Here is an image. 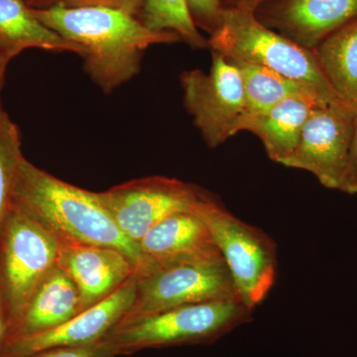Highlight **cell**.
<instances>
[{
    "label": "cell",
    "mask_w": 357,
    "mask_h": 357,
    "mask_svg": "<svg viewBox=\"0 0 357 357\" xmlns=\"http://www.w3.org/2000/svg\"><path fill=\"white\" fill-rule=\"evenodd\" d=\"M35 17L81 48L84 70L112 93L140 72L145 51L181 41L175 32L155 31L136 16L105 7L33 9Z\"/></svg>",
    "instance_id": "1"
},
{
    "label": "cell",
    "mask_w": 357,
    "mask_h": 357,
    "mask_svg": "<svg viewBox=\"0 0 357 357\" xmlns=\"http://www.w3.org/2000/svg\"><path fill=\"white\" fill-rule=\"evenodd\" d=\"M13 206L51 232L62 245L114 248L128 256L137 271L144 264L139 245L121 231L96 192L60 180L25 158L14 188Z\"/></svg>",
    "instance_id": "2"
},
{
    "label": "cell",
    "mask_w": 357,
    "mask_h": 357,
    "mask_svg": "<svg viewBox=\"0 0 357 357\" xmlns=\"http://www.w3.org/2000/svg\"><path fill=\"white\" fill-rule=\"evenodd\" d=\"M208 46L211 53L278 73L304 86L324 105L347 107L328 82L316 52L270 29L255 13L223 8L220 24L210 35Z\"/></svg>",
    "instance_id": "3"
},
{
    "label": "cell",
    "mask_w": 357,
    "mask_h": 357,
    "mask_svg": "<svg viewBox=\"0 0 357 357\" xmlns=\"http://www.w3.org/2000/svg\"><path fill=\"white\" fill-rule=\"evenodd\" d=\"M253 311L241 299L185 305L119 321L100 340L116 356L174 345L211 344L249 323Z\"/></svg>",
    "instance_id": "4"
},
{
    "label": "cell",
    "mask_w": 357,
    "mask_h": 357,
    "mask_svg": "<svg viewBox=\"0 0 357 357\" xmlns=\"http://www.w3.org/2000/svg\"><path fill=\"white\" fill-rule=\"evenodd\" d=\"M241 297L222 255L149 264L137 271L135 299L121 321L185 305Z\"/></svg>",
    "instance_id": "5"
},
{
    "label": "cell",
    "mask_w": 357,
    "mask_h": 357,
    "mask_svg": "<svg viewBox=\"0 0 357 357\" xmlns=\"http://www.w3.org/2000/svg\"><path fill=\"white\" fill-rule=\"evenodd\" d=\"M198 211L241 299L255 310L266 299L276 280V243L263 230L234 217L210 195L199 204Z\"/></svg>",
    "instance_id": "6"
},
{
    "label": "cell",
    "mask_w": 357,
    "mask_h": 357,
    "mask_svg": "<svg viewBox=\"0 0 357 357\" xmlns=\"http://www.w3.org/2000/svg\"><path fill=\"white\" fill-rule=\"evenodd\" d=\"M185 109L208 147L241 132L246 114L241 74L229 59L213 53L208 73L187 70L181 76Z\"/></svg>",
    "instance_id": "7"
},
{
    "label": "cell",
    "mask_w": 357,
    "mask_h": 357,
    "mask_svg": "<svg viewBox=\"0 0 357 357\" xmlns=\"http://www.w3.org/2000/svg\"><path fill=\"white\" fill-rule=\"evenodd\" d=\"M206 195L196 185L164 176L136 178L96 192L121 231L137 244L169 215L197 208Z\"/></svg>",
    "instance_id": "8"
},
{
    "label": "cell",
    "mask_w": 357,
    "mask_h": 357,
    "mask_svg": "<svg viewBox=\"0 0 357 357\" xmlns=\"http://www.w3.org/2000/svg\"><path fill=\"white\" fill-rule=\"evenodd\" d=\"M356 119V114L347 107H319L307 119L295 151L283 166L312 173L328 189L357 195L351 168Z\"/></svg>",
    "instance_id": "9"
},
{
    "label": "cell",
    "mask_w": 357,
    "mask_h": 357,
    "mask_svg": "<svg viewBox=\"0 0 357 357\" xmlns=\"http://www.w3.org/2000/svg\"><path fill=\"white\" fill-rule=\"evenodd\" d=\"M2 243V275L11 321L17 318L35 289L57 266L61 244L17 208L7 218Z\"/></svg>",
    "instance_id": "10"
},
{
    "label": "cell",
    "mask_w": 357,
    "mask_h": 357,
    "mask_svg": "<svg viewBox=\"0 0 357 357\" xmlns=\"http://www.w3.org/2000/svg\"><path fill=\"white\" fill-rule=\"evenodd\" d=\"M137 287V272L98 304L84 310L57 328L6 342L0 357H31L63 347L93 344L114 330L132 306Z\"/></svg>",
    "instance_id": "11"
},
{
    "label": "cell",
    "mask_w": 357,
    "mask_h": 357,
    "mask_svg": "<svg viewBox=\"0 0 357 357\" xmlns=\"http://www.w3.org/2000/svg\"><path fill=\"white\" fill-rule=\"evenodd\" d=\"M270 29L306 48L357 20V0H271L255 11Z\"/></svg>",
    "instance_id": "12"
},
{
    "label": "cell",
    "mask_w": 357,
    "mask_h": 357,
    "mask_svg": "<svg viewBox=\"0 0 357 357\" xmlns=\"http://www.w3.org/2000/svg\"><path fill=\"white\" fill-rule=\"evenodd\" d=\"M58 265L79 289L83 311L109 297L137 272L121 251L82 244L61 246Z\"/></svg>",
    "instance_id": "13"
},
{
    "label": "cell",
    "mask_w": 357,
    "mask_h": 357,
    "mask_svg": "<svg viewBox=\"0 0 357 357\" xmlns=\"http://www.w3.org/2000/svg\"><path fill=\"white\" fill-rule=\"evenodd\" d=\"M199 206L169 215L145 234L138 243L144 258L142 267L220 255Z\"/></svg>",
    "instance_id": "14"
},
{
    "label": "cell",
    "mask_w": 357,
    "mask_h": 357,
    "mask_svg": "<svg viewBox=\"0 0 357 357\" xmlns=\"http://www.w3.org/2000/svg\"><path fill=\"white\" fill-rule=\"evenodd\" d=\"M82 311L79 289L57 265L35 289L17 318L11 321L13 328L6 342L57 328Z\"/></svg>",
    "instance_id": "15"
},
{
    "label": "cell",
    "mask_w": 357,
    "mask_h": 357,
    "mask_svg": "<svg viewBox=\"0 0 357 357\" xmlns=\"http://www.w3.org/2000/svg\"><path fill=\"white\" fill-rule=\"evenodd\" d=\"M328 107L307 93L289 96L261 112H248L241 131L255 134L262 141L268 157L284 165L295 151L309 117L319 107Z\"/></svg>",
    "instance_id": "16"
},
{
    "label": "cell",
    "mask_w": 357,
    "mask_h": 357,
    "mask_svg": "<svg viewBox=\"0 0 357 357\" xmlns=\"http://www.w3.org/2000/svg\"><path fill=\"white\" fill-rule=\"evenodd\" d=\"M28 49L82 55L77 45L37 20L25 0H0V51L13 60Z\"/></svg>",
    "instance_id": "17"
},
{
    "label": "cell",
    "mask_w": 357,
    "mask_h": 357,
    "mask_svg": "<svg viewBox=\"0 0 357 357\" xmlns=\"http://www.w3.org/2000/svg\"><path fill=\"white\" fill-rule=\"evenodd\" d=\"M314 50L335 93L357 115V20L333 33Z\"/></svg>",
    "instance_id": "18"
},
{
    "label": "cell",
    "mask_w": 357,
    "mask_h": 357,
    "mask_svg": "<svg viewBox=\"0 0 357 357\" xmlns=\"http://www.w3.org/2000/svg\"><path fill=\"white\" fill-rule=\"evenodd\" d=\"M229 60L236 66L241 74L245 96L246 114L269 109L289 96L297 93H307L312 95L304 86L274 70L244 61Z\"/></svg>",
    "instance_id": "19"
},
{
    "label": "cell",
    "mask_w": 357,
    "mask_h": 357,
    "mask_svg": "<svg viewBox=\"0 0 357 357\" xmlns=\"http://www.w3.org/2000/svg\"><path fill=\"white\" fill-rule=\"evenodd\" d=\"M140 20L155 31H171L192 48H208L204 38L195 25L185 0H146Z\"/></svg>",
    "instance_id": "20"
},
{
    "label": "cell",
    "mask_w": 357,
    "mask_h": 357,
    "mask_svg": "<svg viewBox=\"0 0 357 357\" xmlns=\"http://www.w3.org/2000/svg\"><path fill=\"white\" fill-rule=\"evenodd\" d=\"M23 159L20 129L0 102V238L13 208L14 188Z\"/></svg>",
    "instance_id": "21"
},
{
    "label": "cell",
    "mask_w": 357,
    "mask_h": 357,
    "mask_svg": "<svg viewBox=\"0 0 357 357\" xmlns=\"http://www.w3.org/2000/svg\"><path fill=\"white\" fill-rule=\"evenodd\" d=\"M33 9L105 7L124 11L139 18L146 0H25Z\"/></svg>",
    "instance_id": "22"
},
{
    "label": "cell",
    "mask_w": 357,
    "mask_h": 357,
    "mask_svg": "<svg viewBox=\"0 0 357 357\" xmlns=\"http://www.w3.org/2000/svg\"><path fill=\"white\" fill-rule=\"evenodd\" d=\"M195 25L199 30L213 34L222 20V0H185Z\"/></svg>",
    "instance_id": "23"
},
{
    "label": "cell",
    "mask_w": 357,
    "mask_h": 357,
    "mask_svg": "<svg viewBox=\"0 0 357 357\" xmlns=\"http://www.w3.org/2000/svg\"><path fill=\"white\" fill-rule=\"evenodd\" d=\"M116 354L112 347L98 340L93 344L63 347L39 352L31 357H115Z\"/></svg>",
    "instance_id": "24"
},
{
    "label": "cell",
    "mask_w": 357,
    "mask_h": 357,
    "mask_svg": "<svg viewBox=\"0 0 357 357\" xmlns=\"http://www.w3.org/2000/svg\"><path fill=\"white\" fill-rule=\"evenodd\" d=\"M271 0H222L223 8H236L255 13L258 7Z\"/></svg>",
    "instance_id": "25"
},
{
    "label": "cell",
    "mask_w": 357,
    "mask_h": 357,
    "mask_svg": "<svg viewBox=\"0 0 357 357\" xmlns=\"http://www.w3.org/2000/svg\"><path fill=\"white\" fill-rule=\"evenodd\" d=\"M351 168L352 180L357 189V115L356 124H354V138H352Z\"/></svg>",
    "instance_id": "26"
},
{
    "label": "cell",
    "mask_w": 357,
    "mask_h": 357,
    "mask_svg": "<svg viewBox=\"0 0 357 357\" xmlns=\"http://www.w3.org/2000/svg\"><path fill=\"white\" fill-rule=\"evenodd\" d=\"M11 59L6 55L3 52L0 51V91L3 88L4 81H6V74L7 67Z\"/></svg>",
    "instance_id": "27"
},
{
    "label": "cell",
    "mask_w": 357,
    "mask_h": 357,
    "mask_svg": "<svg viewBox=\"0 0 357 357\" xmlns=\"http://www.w3.org/2000/svg\"><path fill=\"white\" fill-rule=\"evenodd\" d=\"M1 333H2V325H1V321H0V335H1Z\"/></svg>",
    "instance_id": "28"
}]
</instances>
